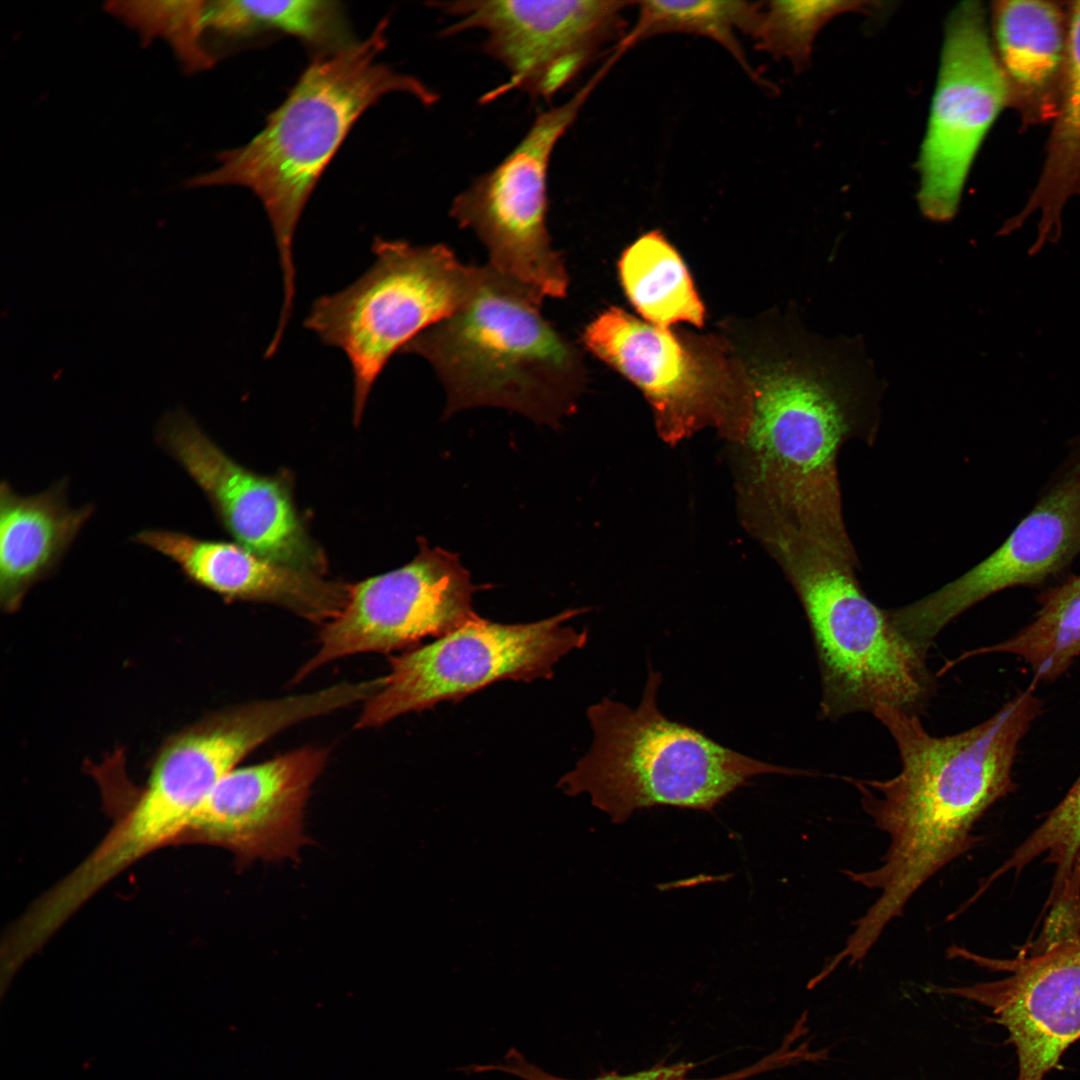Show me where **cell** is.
I'll return each instance as SVG.
<instances>
[{"mask_svg":"<svg viewBox=\"0 0 1080 1080\" xmlns=\"http://www.w3.org/2000/svg\"><path fill=\"white\" fill-rule=\"evenodd\" d=\"M1041 708L1029 687L986 721L944 737L930 735L917 714L889 706L873 712L895 740L901 770L887 780L844 778L889 839L878 867L842 871L849 881L879 892L852 922L845 942L850 954L866 957L914 894L972 848L976 822L1015 788L1012 769L1019 745Z\"/></svg>","mask_w":1080,"mask_h":1080,"instance_id":"obj_1","label":"cell"},{"mask_svg":"<svg viewBox=\"0 0 1080 1080\" xmlns=\"http://www.w3.org/2000/svg\"><path fill=\"white\" fill-rule=\"evenodd\" d=\"M749 441L760 460L783 542L816 543L858 565L843 518L838 458L873 445L883 384L856 337H812L751 369Z\"/></svg>","mask_w":1080,"mask_h":1080,"instance_id":"obj_2","label":"cell"},{"mask_svg":"<svg viewBox=\"0 0 1080 1080\" xmlns=\"http://www.w3.org/2000/svg\"><path fill=\"white\" fill-rule=\"evenodd\" d=\"M388 17L368 38L317 57L285 101L247 144L221 152L218 167L186 180L189 188L238 185L261 201L270 221L282 272V321L295 296L294 234L323 171L363 112L390 92L412 95L425 106L439 94L418 78L376 62L387 45Z\"/></svg>","mask_w":1080,"mask_h":1080,"instance_id":"obj_3","label":"cell"},{"mask_svg":"<svg viewBox=\"0 0 1080 1080\" xmlns=\"http://www.w3.org/2000/svg\"><path fill=\"white\" fill-rule=\"evenodd\" d=\"M543 299L489 263L468 300L409 342L447 393L446 415L477 406L549 425L575 408L584 384L578 348L540 313Z\"/></svg>","mask_w":1080,"mask_h":1080,"instance_id":"obj_4","label":"cell"},{"mask_svg":"<svg viewBox=\"0 0 1080 1080\" xmlns=\"http://www.w3.org/2000/svg\"><path fill=\"white\" fill-rule=\"evenodd\" d=\"M661 682V673L648 663L636 708L605 697L587 709L593 741L560 779L565 793L588 794L595 807L621 824L654 806L712 811L760 775H809L741 754L667 718L657 703Z\"/></svg>","mask_w":1080,"mask_h":1080,"instance_id":"obj_5","label":"cell"},{"mask_svg":"<svg viewBox=\"0 0 1080 1080\" xmlns=\"http://www.w3.org/2000/svg\"><path fill=\"white\" fill-rule=\"evenodd\" d=\"M784 551L815 644L823 717L873 714L879 706L922 712L935 692L926 657L867 597L858 566L808 541Z\"/></svg>","mask_w":1080,"mask_h":1080,"instance_id":"obj_6","label":"cell"},{"mask_svg":"<svg viewBox=\"0 0 1080 1080\" xmlns=\"http://www.w3.org/2000/svg\"><path fill=\"white\" fill-rule=\"evenodd\" d=\"M371 250V267L341 291L318 297L304 320L323 344L348 358L355 425L389 360L468 300L480 268L464 265L440 243L376 237Z\"/></svg>","mask_w":1080,"mask_h":1080,"instance_id":"obj_7","label":"cell"},{"mask_svg":"<svg viewBox=\"0 0 1080 1080\" xmlns=\"http://www.w3.org/2000/svg\"><path fill=\"white\" fill-rule=\"evenodd\" d=\"M583 612L569 609L520 624L476 616L429 644L391 658L390 671L366 700L357 727L380 726L439 702L457 701L498 681L550 679L555 665L587 642L586 631L565 624Z\"/></svg>","mask_w":1080,"mask_h":1080,"instance_id":"obj_8","label":"cell"},{"mask_svg":"<svg viewBox=\"0 0 1080 1080\" xmlns=\"http://www.w3.org/2000/svg\"><path fill=\"white\" fill-rule=\"evenodd\" d=\"M611 66L605 64L568 101L538 113L527 133L493 169L458 194L450 216L471 229L489 264L540 298L567 295L569 276L546 227L547 172L558 141Z\"/></svg>","mask_w":1080,"mask_h":1080,"instance_id":"obj_9","label":"cell"},{"mask_svg":"<svg viewBox=\"0 0 1080 1080\" xmlns=\"http://www.w3.org/2000/svg\"><path fill=\"white\" fill-rule=\"evenodd\" d=\"M1080 558V432L1031 510L987 557L935 592L888 609L897 629L924 655L954 619L988 597L1017 587H1049Z\"/></svg>","mask_w":1080,"mask_h":1080,"instance_id":"obj_10","label":"cell"},{"mask_svg":"<svg viewBox=\"0 0 1080 1080\" xmlns=\"http://www.w3.org/2000/svg\"><path fill=\"white\" fill-rule=\"evenodd\" d=\"M630 4L615 0L428 3L457 18L442 36L470 29L487 33L485 53L510 74L509 81L489 97L518 89L532 98L547 100L568 86L605 44L624 38L622 13Z\"/></svg>","mask_w":1080,"mask_h":1080,"instance_id":"obj_11","label":"cell"},{"mask_svg":"<svg viewBox=\"0 0 1080 1080\" xmlns=\"http://www.w3.org/2000/svg\"><path fill=\"white\" fill-rule=\"evenodd\" d=\"M1009 105L1003 71L989 39L985 10L965 1L948 17L939 75L918 160V203L935 222L959 208L972 162L987 132Z\"/></svg>","mask_w":1080,"mask_h":1080,"instance_id":"obj_12","label":"cell"},{"mask_svg":"<svg viewBox=\"0 0 1080 1080\" xmlns=\"http://www.w3.org/2000/svg\"><path fill=\"white\" fill-rule=\"evenodd\" d=\"M478 589L455 554L423 541L404 566L349 585L344 607L323 625L318 650L295 681L343 657L390 653L455 630L478 616Z\"/></svg>","mask_w":1080,"mask_h":1080,"instance_id":"obj_13","label":"cell"},{"mask_svg":"<svg viewBox=\"0 0 1080 1080\" xmlns=\"http://www.w3.org/2000/svg\"><path fill=\"white\" fill-rule=\"evenodd\" d=\"M584 345L633 382L665 429L682 432L737 399L750 375L714 337L682 336L610 307L584 330Z\"/></svg>","mask_w":1080,"mask_h":1080,"instance_id":"obj_14","label":"cell"},{"mask_svg":"<svg viewBox=\"0 0 1080 1080\" xmlns=\"http://www.w3.org/2000/svg\"><path fill=\"white\" fill-rule=\"evenodd\" d=\"M155 439L203 491L239 545L278 563L324 570L322 552L307 534L283 480L236 463L183 409L160 419Z\"/></svg>","mask_w":1080,"mask_h":1080,"instance_id":"obj_15","label":"cell"},{"mask_svg":"<svg viewBox=\"0 0 1080 1080\" xmlns=\"http://www.w3.org/2000/svg\"><path fill=\"white\" fill-rule=\"evenodd\" d=\"M327 751L313 746L235 768L213 788L179 844L218 846L238 863L294 858L306 842L303 812Z\"/></svg>","mask_w":1080,"mask_h":1080,"instance_id":"obj_16","label":"cell"},{"mask_svg":"<svg viewBox=\"0 0 1080 1080\" xmlns=\"http://www.w3.org/2000/svg\"><path fill=\"white\" fill-rule=\"evenodd\" d=\"M1007 976L985 982L982 1003L1028 1065L1054 1069L1080 1039V929L1033 953L987 960Z\"/></svg>","mask_w":1080,"mask_h":1080,"instance_id":"obj_17","label":"cell"},{"mask_svg":"<svg viewBox=\"0 0 1080 1080\" xmlns=\"http://www.w3.org/2000/svg\"><path fill=\"white\" fill-rule=\"evenodd\" d=\"M132 540L165 556L190 582L225 600L274 604L325 624L348 597L347 584L272 561L239 544L165 529H145Z\"/></svg>","mask_w":1080,"mask_h":1080,"instance_id":"obj_18","label":"cell"},{"mask_svg":"<svg viewBox=\"0 0 1080 1080\" xmlns=\"http://www.w3.org/2000/svg\"><path fill=\"white\" fill-rule=\"evenodd\" d=\"M992 22L1009 105L1024 124L1053 120L1066 64L1068 8L1047 1H996Z\"/></svg>","mask_w":1080,"mask_h":1080,"instance_id":"obj_19","label":"cell"},{"mask_svg":"<svg viewBox=\"0 0 1080 1080\" xmlns=\"http://www.w3.org/2000/svg\"><path fill=\"white\" fill-rule=\"evenodd\" d=\"M68 480L23 496L0 485V605L16 612L29 591L55 573L94 513L92 504L72 508Z\"/></svg>","mask_w":1080,"mask_h":1080,"instance_id":"obj_20","label":"cell"},{"mask_svg":"<svg viewBox=\"0 0 1080 1080\" xmlns=\"http://www.w3.org/2000/svg\"><path fill=\"white\" fill-rule=\"evenodd\" d=\"M1047 143L1039 181L1022 210L1000 230L1010 234L1039 213L1037 237L1030 254L1062 233V213L1068 201L1080 197V1L1068 7L1067 55L1061 94Z\"/></svg>","mask_w":1080,"mask_h":1080,"instance_id":"obj_21","label":"cell"},{"mask_svg":"<svg viewBox=\"0 0 1080 1080\" xmlns=\"http://www.w3.org/2000/svg\"><path fill=\"white\" fill-rule=\"evenodd\" d=\"M619 274L629 300L649 323L703 325L705 310L690 274L659 231L641 236L624 251Z\"/></svg>","mask_w":1080,"mask_h":1080,"instance_id":"obj_22","label":"cell"},{"mask_svg":"<svg viewBox=\"0 0 1080 1080\" xmlns=\"http://www.w3.org/2000/svg\"><path fill=\"white\" fill-rule=\"evenodd\" d=\"M204 25L205 31L227 37L282 32L322 50L323 54L354 43L350 40L344 9L335 1H211L206 2Z\"/></svg>","mask_w":1080,"mask_h":1080,"instance_id":"obj_23","label":"cell"},{"mask_svg":"<svg viewBox=\"0 0 1080 1080\" xmlns=\"http://www.w3.org/2000/svg\"><path fill=\"white\" fill-rule=\"evenodd\" d=\"M1032 621L1010 638L960 657L1007 653L1025 661L1035 681H1053L1080 656V574H1070L1037 597Z\"/></svg>","mask_w":1080,"mask_h":1080,"instance_id":"obj_24","label":"cell"},{"mask_svg":"<svg viewBox=\"0 0 1080 1080\" xmlns=\"http://www.w3.org/2000/svg\"><path fill=\"white\" fill-rule=\"evenodd\" d=\"M638 16L632 29L616 45L622 52L640 40L666 33H686L708 37L724 47L754 76L736 36L753 37L764 3L715 0H650L638 2Z\"/></svg>","mask_w":1080,"mask_h":1080,"instance_id":"obj_25","label":"cell"},{"mask_svg":"<svg viewBox=\"0 0 1080 1080\" xmlns=\"http://www.w3.org/2000/svg\"><path fill=\"white\" fill-rule=\"evenodd\" d=\"M206 1H109L104 9L135 30L143 44L165 40L184 72L211 68L216 58L203 44Z\"/></svg>","mask_w":1080,"mask_h":1080,"instance_id":"obj_26","label":"cell"},{"mask_svg":"<svg viewBox=\"0 0 1080 1080\" xmlns=\"http://www.w3.org/2000/svg\"><path fill=\"white\" fill-rule=\"evenodd\" d=\"M874 2L866 1H785L763 7L753 35L759 50L791 63L796 71L810 63L813 43L821 29L846 12H867Z\"/></svg>","mask_w":1080,"mask_h":1080,"instance_id":"obj_27","label":"cell"},{"mask_svg":"<svg viewBox=\"0 0 1080 1080\" xmlns=\"http://www.w3.org/2000/svg\"><path fill=\"white\" fill-rule=\"evenodd\" d=\"M795 1043L796 1038L793 1035L788 1034L782 1042V1045L764 1058L747 1067L711 1078L690 1077V1071L695 1067L694 1063L677 1062L674 1064H656L651 1068L629 1074L608 1072L603 1073L596 1078L587 1080H745L749 1077L774 1069L808 1061L809 1051L806 1045L802 1043L795 1045ZM481 1071H499L516 1076L522 1080H573L548 1073L537 1065L529 1062L515 1048H511L507 1052L502 1062L482 1065Z\"/></svg>","mask_w":1080,"mask_h":1080,"instance_id":"obj_28","label":"cell"},{"mask_svg":"<svg viewBox=\"0 0 1080 1080\" xmlns=\"http://www.w3.org/2000/svg\"><path fill=\"white\" fill-rule=\"evenodd\" d=\"M1039 856L1057 864L1067 880L1080 875V776L1045 820L1001 869H1022Z\"/></svg>","mask_w":1080,"mask_h":1080,"instance_id":"obj_29","label":"cell"}]
</instances>
